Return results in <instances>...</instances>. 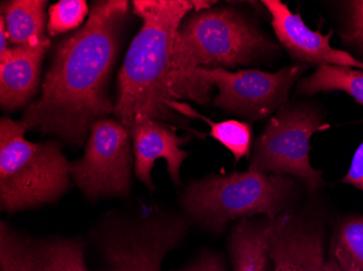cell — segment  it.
Wrapping results in <instances>:
<instances>
[{
    "mask_svg": "<svg viewBox=\"0 0 363 271\" xmlns=\"http://www.w3.org/2000/svg\"><path fill=\"white\" fill-rule=\"evenodd\" d=\"M128 12L125 0L95 1L86 23L59 42L40 99L28 103L20 120L26 130L81 146L91 125L113 114L109 79Z\"/></svg>",
    "mask_w": 363,
    "mask_h": 271,
    "instance_id": "cell-1",
    "label": "cell"
},
{
    "mask_svg": "<svg viewBox=\"0 0 363 271\" xmlns=\"http://www.w3.org/2000/svg\"><path fill=\"white\" fill-rule=\"evenodd\" d=\"M212 4L203 0L133 1V12L143 24L120 70L113 111L114 118L128 132L143 118L179 121L181 103L175 99L171 83L177 30L189 13Z\"/></svg>",
    "mask_w": 363,
    "mask_h": 271,
    "instance_id": "cell-2",
    "label": "cell"
},
{
    "mask_svg": "<svg viewBox=\"0 0 363 271\" xmlns=\"http://www.w3.org/2000/svg\"><path fill=\"white\" fill-rule=\"evenodd\" d=\"M277 50V45L233 7L196 10L177 30L171 83L198 67L230 70Z\"/></svg>",
    "mask_w": 363,
    "mask_h": 271,
    "instance_id": "cell-3",
    "label": "cell"
},
{
    "mask_svg": "<svg viewBox=\"0 0 363 271\" xmlns=\"http://www.w3.org/2000/svg\"><path fill=\"white\" fill-rule=\"evenodd\" d=\"M21 121L0 120V200L8 213L57 201L70 185V163L57 142H32Z\"/></svg>",
    "mask_w": 363,
    "mask_h": 271,
    "instance_id": "cell-4",
    "label": "cell"
},
{
    "mask_svg": "<svg viewBox=\"0 0 363 271\" xmlns=\"http://www.w3.org/2000/svg\"><path fill=\"white\" fill-rule=\"evenodd\" d=\"M308 70V65L296 63L277 72L198 67L173 81L175 99L206 103L212 87L218 89L213 103L228 113L248 122L272 116L286 105L289 93Z\"/></svg>",
    "mask_w": 363,
    "mask_h": 271,
    "instance_id": "cell-5",
    "label": "cell"
},
{
    "mask_svg": "<svg viewBox=\"0 0 363 271\" xmlns=\"http://www.w3.org/2000/svg\"><path fill=\"white\" fill-rule=\"evenodd\" d=\"M291 191L293 183L284 175L248 169L194 181L182 197V207L203 227L221 232L238 218L263 214L273 221L284 211Z\"/></svg>",
    "mask_w": 363,
    "mask_h": 271,
    "instance_id": "cell-6",
    "label": "cell"
},
{
    "mask_svg": "<svg viewBox=\"0 0 363 271\" xmlns=\"http://www.w3.org/2000/svg\"><path fill=\"white\" fill-rule=\"evenodd\" d=\"M321 115L311 108L284 105L269 118L257 138L250 169L267 174L291 175L310 192L323 185L321 171L310 163V140L324 128Z\"/></svg>",
    "mask_w": 363,
    "mask_h": 271,
    "instance_id": "cell-7",
    "label": "cell"
},
{
    "mask_svg": "<svg viewBox=\"0 0 363 271\" xmlns=\"http://www.w3.org/2000/svg\"><path fill=\"white\" fill-rule=\"evenodd\" d=\"M134 167L133 146L128 128L117 118L91 125L85 152L70 163V174L89 199L126 197Z\"/></svg>",
    "mask_w": 363,
    "mask_h": 271,
    "instance_id": "cell-8",
    "label": "cell"
},
{
    "mask_svg": "<svg viewBox=\"0 0 363 271\" xmlns=\"http://www.w3.org/2000/svg\"><path fill=\"white\" fill-rule=\"evenodd\" d=\"M186 221L170 215L114 220L101 236L108 271H161V263L186 234Z\"/></svg>",
    "mask_w": 363,
    "mask_h": 271,
    "instance_id": "cell-9",
    "label": "cell"
},
{
    "mask_svg": "<svg viewBox=\"0 0 363 271\" xmlns=\"http://www.w3.org/2000/svg\"><path fill=\"white\" fill-rule=\"evenodd\" d=\"M1 271H89L84 246L77 239L36 240L0 226Z\"/></svg>",
    "mask_w": 363,
    "mask_h": 271,
    "instance_id": "cell-10",
    "label": "cell"
},
{
    "mask_svg": "<svg viewBox=\"0 0 363 271\" xmlns=\"http://www.w3.org/2000/svg\"><path fill=\"white\" fill-rule=\"evenodd\" d=\"M269 256L273 271H344L333 256H324L321 228L301 216L281 214L273 220Z\"/></svg>",
    "mask_w": 363,
    "mask_h": 271,
    "instance_id": "cell-11",
    "label": "cell"
},
{
    "mask_svg": "<svg viewBox=\"0 0 363 271\" xmlns=\"http://www.w3.org/2000/svg\"><path fill=\"white\" fill-rule=\"evenodd\" d=\"M271 16V25L279 44L301 64L342 65L363 70V62L350 52L333 48V32L323 35L320 30L308 28L301 13H294L281 0L261 1Z\"/></svg>",
    "mask_w": 363,
    "mask_h": 271,
    "instance_id": "cell-12",
    "label": "cell"
},
{
    "mask_svg": "<svg viewBox=\"0 0 363 271\" xmlns=\"http://www.w3.org/2000/svg\"><path fill=\"white\" fill-rule=\"evenodd\" d=\"M134 154V172L142 183L154 190L152 169L159 158L167 161L173 183L179 185L181 167L189 152L181 148L189 137H179L170 126L152 118H143L130 128Z\"/></svg>",
    "mask_w": 363,
    "mask_h": 271,
    "instance_id": "cell-13",
    "label": "cell"
},
{
    "mask_svg": "<svg viewBox=\"0 0 363 271\" xmlns=\"http://www.w3.org/2000/svg\"><path fill=\"white\" fill-rule=\"evenodd\" d=\"M50 40L38 46H14L0 57V105L7 112L24 107L38 91L40 65Z\"/></svg>",
    "mask_w": 363,
    "mask_h": 271,
    "instance_id": "cell-14",
    "label": "cell"
},
{
    "mask_svg": "<svg viewBox=\"0 0 363 271\" xmlns=\"http://www.w3.org/2000/svg\"><path fill=\"white\" fill-rule=\"evenodd\" d=\"M273 221L255 223L247 218L230 234V252L234 271H266Z\"/></svg>",
    "mask_w": 363,
    "mask_h": 271,
    "instance_id": "cell-15",
    "label": "cell"
},
{
    "mask_svg": "<svg viewBox=\"0 0 363 271\" xmlns=\"http://www.w3.org/2000/svg\"><path fill=\"white\" fill-rule=\"evenodd\" d=\"M45 0H12L4 3L0 19L14 46H38L48 42Z\"/></svg>",
    "mask_w": 363,
    "mask_h": 271,
    "instance_id": "cell-16",
    "label": "cell"
},
{
    "mask_svg": "<svg viewBox=\"0 0 363 271\" xmlns=\"http://www.w3.org/2000/svg\"><path fill=\"white\" fill-rule=\"evenodd\" d=\"M335 91L347 93L363 105V72L342 65H321L297 85V91L303 95Z\"/></svg>",
    "mask_w": 363,
    "mask_h": 271,
    "instance_id": "cell-17",
    "label": "cell"
},
{
    "mask_svg": "<svg viewBox=\"0 0 363 271\" xmlns=\"http://www.w3.org/2000/svg\"><path fill=\"white\" fill-rule=\"evenodd\" d=\"M182 114L186 116H197L209 124V134L213 139L225 146L233 154L236 162L245 156H250L252 146V127L247 122L238 120H225L222 122H212L209 118L198 114L185 105Z\"/></svg>",
    "mask_w": 363,
    "mask_h": 271,
    "instance_id": "cell-18",
    "label": "cell"
},
{
    "mask_svg": "<svg viewBox=\"0 0 363 271\" xmlns=\"http://www.w3.org/2000/svg\"><path fill=\"white\" fill-rule=\"evenodd\" d=\"M332 256L344 271H363V217L350 218L340 226Z\"/></svg>",
    "mask_w": 363,
    "mask_h": 271,
    "instance_id": "cell-19",
    "label": "cell"
},
{
    "mask_svg": "<svg viewBox=\"0 0 363 271\" xmlns=\"http://www.w3.org/2000/svg\"><path fill=\"white\" fill-rule=\"evenodd\" d=\"M89 6L84 0H60L50 6L47 20V33L56 38L63 33L79 28L89 16Z\"/></svg>",
    "mask_w": 363,
    "mask_h": 271,
    "instance_id": "cell-20",
    "label": "cell"
},
{
    "mask_svg": "<svg viewBox=\"0 0 363 271\" xmlns=\"http://www.w3.org/2000/svg\"><path fill=\"white\" fill-rule=\"evenodd\" d=\"M347 30L348 40L357 42L363 49V0L350 4Z\"/></svg>",
    "mask_w": 363,
    "mask_h": 271,
    "instance_id": "cell-21",
    "label": "cell"
},
{
    "mask_svg": "<svg viewBox=\"0 0 363 271\" xmlns=\"http://www.w3.org/2000/svg\"><path fill=\"white\" fill-rule=\"evenodd\" d=\"M342 183L354 185L363 192V142L354 152L350 171L342 179Z\"/></svg>",
    "mask_w": 363,
    "mask_h": 271,
    "instance_id": "cell-22",
    "label": "cell"
},
{
    "mask_svg": "<svg viewBox=\"0 0 363 271\" xmlns=\"http://www.w3.org/2000/svg\"><path fill=\"white\" fill-rule=\"evenodd\" d=\"M181 271H225L221 260L214 255H205L196 264Z\"/></svg>",
    "mask_w": 363,
    "mask_h": 271,
    "instance_id": "cell-23",
    "label": "cell"
},
{
    "mask_svg": "<svg viewBox=\"0 0 363 271\" xmlns=\"http://www.w3.org/2000/svg\"><path fill=\"white\" fill-rule=\"evenodd\" d=\"M9 38L6 30L5 22L0 19V57L4 56L9 50Z\"/></svg>",
    "mask_w": 363,
    "mask_h": 271,
    "instance_id": "cell-24",
    "label": "cell"
}]
</instances>
